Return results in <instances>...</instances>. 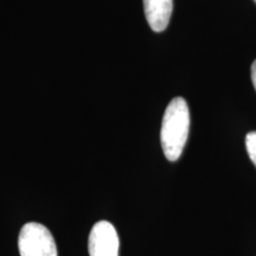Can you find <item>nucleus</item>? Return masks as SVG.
I'll return each mask as SVG.
<instances>
[{"instance_id": "obj_3", "label": "nucleus", "mask_w": 256, "mask_h": 256, "mask_svg": "<svg viewBox=\"0 0 256 256\" xmlns=\"http://www.w3.org/2000/svg\"><path fill=\"white\" fill-rule=\"evenodd\" d=\"M120 241L110 222L100 220L92 228L88 249L90 256H119Z\"/></svg>"}, {"instance_id": "obj_4", "label": "nucleus", "mask_w": 256, "mask_h": 256, "mask_svg": "<svg viewBox=\"0 0 256 256\" xmlns=\"http://www.w3.org/2000/svg\"><path fill=\"white\" fill-rule=\"evenodd\" d=\"M174 0H144L147 23L153 31H164L170 23Z\"/></svg>"}, {"instance_id": "obj_6", "label": "nucleus", "mask_w": 256, "mask_h": 256, "mask_svg": "<svg viewBox=\"0 0 256 256\" xmlns=\"http://www.w3.org/2000/svg\"><path fill=\"white\" fill-rule=\"evenodd\" d=\"M252 81L256 90V60L252 62Z\"/></svg>"}, {"instance_id": "obj_1", "label": "nucleus", "mask_w": 256, "mask_h": 256, "mask_svg": "<svg viewBox=\"0 0 256 256\" xmlns=\"http://www.w3.org/2000/svg\"><path fill=\"white\" fill-rule=\"evenodd\" d=\"M190 128V112L183 98H174L162 118L160 142L166 159L176 162L180 158Z\"/></svg>"}, {"instance_id": "obj_7", "label": "nucleus", "mask_w": 256, "mask_h": 256, "mask_svg": "<svg viewBox=\"0 0 256 256\" xmlns=\"http://www.w3.org/2000/svg\"><path fill=\"white\" fill-rule=\"evenodd\" d=\"M254 2H256V0H254Z\"/></svg>"}, {"instance_id": "obj_5", "label": "nucleus", "mask_w": 256, "mask_h": 256, "mask_svg": "<svg viewBox=\"0 0 256 256\" xmlns=\"http://www.w3.org/2000/svg\"><path fill=\"white\" fill-rule=\"evenodd\" d=\"M246 147L249 154V158L252 164L256 166V132H250L246 136Z\"/></svg>"}, {"instance_id": "obj_2", "label": "nucleus", "mask_w": 256, "mask_h": 256, "mask_svg": "<svg viewBox=\"0 0 256 256\" xmlns=\"http://www.w3.org/2000/svg\"><path fill=\"white\" fill-rule=\"evenodd\" d=\"M20 256H57L55 240L43 224L30 222L23 226L18 238Z\"/></svg>"}]
</instances>
